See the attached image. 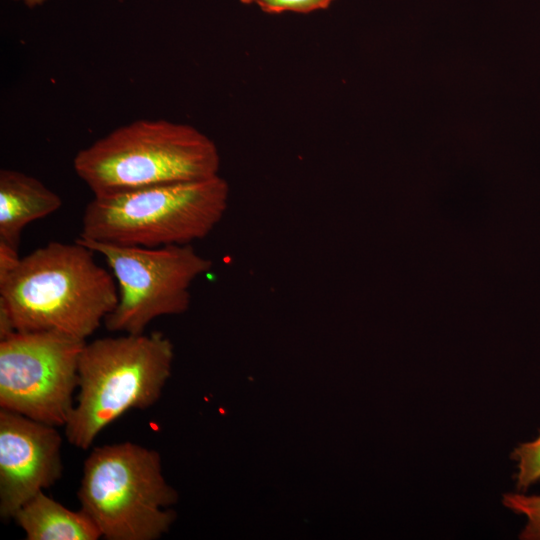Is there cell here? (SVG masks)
I'll return each mask as SVG.
<instances>
[{
	"mask_svg": "<svg viewBox=\"0 0 540 540\" xmlns=\"http://www.w3.org/2000/svg\"><path fill=\"white\" fill-rule=\"evenodd\" d=\"M95 252L74 243L49 242L0 277V309L16 332H57L85 340L118 302L113 274Z\"/></svg>",
	"mask_w": 540,
	"mask_h": 540,
	"instance_id": "obj_1",
	"label": "cell"
},
{
	"mask_svg": "<svg viewBox=\"0 0 540 540\" xmlns=\"http://www.w3.org/2000/svg\"><path fill=\"white\" fill-rule=\"evenodd\" d=\"M74 171L94 196L218 175L215 143L195 127L137 120L81 149Z\"/></svg>",
	"mask_w": 540,
	"mask_h": 540,
	"instance_id": "obj_2",
	"label": "cell"
},
{
	"mask_svg": "<svg viewBox=\"0 0 540 540\" xmlns=\"http://www.w3.org/2000/svg\"><path fill=\"white\" fill-rule=\"evenodd\" d=\"M173 360V344L161 332L86 342L79 359L76 402L64 426L68 442L87 450L123 414L153 406Z\"/></svg>",
	"mask_w": 540,
	"mask_h": 540,
	"instance_id": "obj_3",
	"label": "cell"
},
{
	"mask_svg": "<svg viewBox=\"0 0 540 540\" xmlns=\"http://www.w3.org/2000/svg\"><path fill=\"white\" fill-rule=\"evenodd\" d=\"M229 193L218 174L94 196L84 209L79 238L148 248L191 244L222 220Z\"/></svg>",
	"mask_w": 540,
	"mask_h": 540,
	"instance_id": "obj_4",
	"label": "cell"
},
{
	"mask_svg": "<svg viewBox=\"0 0 540 540\" xmlns=\"http://www.w3.org/2000/svg\"><path fill=\"white\" fill-rule=\"evenodd\" d=\"M77 497L107 540H156L175 519L176 491L160 454L126 441L95 447L84 461Z\"/></svg>",
	"mask_w": 540,
	"mask_h": 540,
	"instance_id": "obj_5",
	"label": "cell"
},
{
	"mask_svg": "<svg viewBox=\"0 0 540 540\" xmlns=\"http://www.w3.org/2000/svg\"><path fill=\"white\" fill-rule=\"evenodd\" d=\"M102 255L118 288V302L105 318L110 332L141 334L154 319L188 310L191 286L212 267L191 244L148 248L76 238Z\"/></svg>",
	"mask_w": 540,
	"mask_h": 540,
	"instance_id": "obj_6",
	"label": "cell"
},
{
	"mask_svg": "<svg viewBox=\"0 0 540 540\" xmlns=\"http://www.w3.org/2000/svg\"><path fill=\"white\" fill-rule=\"evenodd\" d=\"M85 340L57 332H14L0 340V409L55 427L74 408Z\"/></svg>",
	"mask_w": 540,
	"mask_h": 540,
	"instance_id": "obj_7",
	"label": "cell"
},
{
	"mask_svg": "<svg viewBox=\"0 0 540 540\" xmlns=\"http://www.w3.org/2000/svg\"><path fill=\"white\" fill-rule=\"evenodd\" d=\"M57 427L0 409V516L13 519L32 497L62 476Z\"/></svg>",
	"mask_w": 540,
	"mask_h": 540,
	"instance_id": "obj_8",
	"label": "cell"
},
{
	"mask_svg": "<svg viewBox=\"0 0 540 540\" xmlns=\"http://www.w3.org/2000/svg\"><path fill=\"white\" fill-rule=\"evenodd\" d=\"M60 196L37 178L20 171H0V242L19 249L21 234L31 222L56 212Z\"/></svg>",
	"mask_w": 540,
	"mask_h": 540,
	"instance_id": "obj_9",
	"label": "cell"
},
{
	"mask_svg": "<svg viewBox=\"0 0 540 540\" xmlns=\"http://www.w3.org/2000/svg\"><path fill=\"white\" fill-rule=\"evenodd\" d=\"M13 519L28 540H97L101 533L82 510L73 511L39 492L27 501Z\"/></svg>",
	"mask_w": 540,
	"mask_h": 540,
	"instance_id": "obj_10",
	"label": "cell"
},
{
	"mask_svg": "<svg viewBox=\"0 0 540 540\" xmlns=\"http://www.w3.org/2000/svg\"><path fill=\"white\" fill-rule=\"evenodd\" d=\"M502 503L510 511L525 517L526 523L519 535L520 539L540 540V495L506 493Z\"/></svg>",
	"mask_w": 540,
	"mask_h": 540,
	"instance_id": "obj_11",
	"label": "cell"
},
{
	"mask_svg": "<svg viewBox=\"0 0 540 540\" xmlns=\"http://www.w3.org/2000/svg\"><path fill=\"white\" fill-rule=\"evenodd\" d=\"M517 463L515 475L518 492H525L540 481V434L532 441L520 443L512 452Z\"/></svg>",
	"mask_w": 540,
	"mask_h": 540,
	"instance_id": "obj_12",
	"label": "cell"
},
{
	"mask_svg": "<svg viewBox=\"0 0 540 540\" xmlns=\"http://www.w3.org/2000/svg\"><path fill=\"white\" fill-rule=\"evenodd\" d=\"M335 0H255L254 3L265 13L283 12L310 13L327 9Z\"/></svg>",
	"mask_w": 540,
	"mask_h": 540,
	"instance_id": "obj_13",
	"label": "cell"
},
{
	"mask_svg": "<svg viewBox=\"0 0 540 540\" xmlns=\"http://www.w3.org/2000/svg\"><path fill=\"white\" fill-rule=\"evenodd\" d=\"M12 1L19 2V3L25 5V6L29 7V8H34V7H37L39 5L44 4L48 0H12Z\"/></svg>",
	"mask_w": 540,
	"mask_h": 540,
	"instance_id": "obj_14",
	"label": "cell"
},
{
	"mask_svg": "<svg viewBox=\"0 0 540 540\" xmlns=\"http://www.w3.org/2000/svg\"><path fill=\"white\" fill-rule=\"evenodd\" d=\"M239 1H240L241 3H243V4H247V5H248V4L254 3L255 0H239Z\"/></svg>",
	"mask_w": 540,
	"mask_h": 540,
	"instance_id": "obj_15",
	"label": "cell"
}]
</instances>
